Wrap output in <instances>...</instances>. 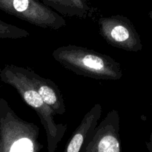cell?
<instances>
[{
  "label": "cell",
  "mask_w": 152,
  "mask_h": 152,
  "mask_svg": "<svg viewBox=\"0 0 152 152\" xmlns=\"http://www.w3.org/2000/svg\"><path fill=\"white\" fill-rule=\"evenodd\" d=\"M0 80L13 87L22 100L35 111L47 136L48 152H53L67 131V125L56 123L55 114L34 89L26 73V68L5 65L0 68Z\"/></svg>",
  "instance_id": "6da1fadb"
},
{
  "label": "cell",
  "mask_w": 152,
  "mask_h": 152,
  "mask_svg": "<svg viewBox=\"0 0 152 152\" xmlns=\"http://www.w3.org/2000/svg\"><path fill=\"white\" fill-rule=\"evenodd\" d=\"M52 57L65 68L85 77L118 80L123 75L121 65L114 58L83 46H61L53 50Z\"/></svg>",
  "instance_id": "7a4b0ae2"
},
{
  "label": "cell",
  "mask_w": 152,
  "mask_h": 152,
  "mask_svg": "<svg viewBox=\"0 0 152 152\" xmlns=\"http://www.w3.org/2000/svg\"><path fill=\"white\" fill-rule=\"evenodd\" d=\"M39 128L19 117L4 99L0 98V152H37Z\"/></svg>",
  "instance_id": "3957f363"
},
{
  "label": "cell",
  "mask_w": 152,
  "mask_h": 152,
  "mask_svg": "<svg viewBox=\"0 0 152 152\" xmlns=\"http://www.w3.org/2000/svg\"><path fill=\"white\" fill-rule=\"evenodd\" d=\"M0 10L45 29L59 30L66 26L61 15L36 0H0Z\"/></svg>",
  "instance_id": "277c9868"
},
{
  "label": "cell",
  "mask_w": 152,
  "mask_h": 152,
  "mask_svg": "<svg viewBox=\"0 0 152 152\" xmlns=\"http://www.w3.org/2000/svg\"><path fill=\"white\" fill-rule=\"evenodd\" d=\"M99 32L110 45L129 52L142 49L140 37L130 19L123 15L104 16L98 19Z\"/></svg>",
  "instance_id": "5b68a950"
},
{
  "label": "cell",
  "mask_w": 152,
  "mask_h": 152,
  "mask_svg": "<svg viewBox=\"0 0 152 152\" xmlns=\"http://www.w3.org/2000/svg\"><path fill=\"white\" fill-rule=\"evenodd\" d=\"M120 117L119 111L112 109L89 134L82 152H121Z\"/></svg>",
  "instance_id": "8992f818"
},
{
  "label": "cell",
  "mask_w": 152,
  "mask_h": 152,
  "mask_svg": "<svg viewBox=\"0 0 152 152\" xmlns=\"http://www.w3.org/2000/svg\"><path fill=\"white\" fill-rule=\"evenodd\" d=\"M26 73L34 89L39 94L45 103L50 107L55 114L64 115L66 112L64 99L59 87L54 82L46 79L26 68Z\"/></svg>",
  "instance_id": "52a82bcc"
},
{
  "label": "cell",
  "mask_w": 152,
  "mask_h": 152,
  "mask_svg": "<svg viewBox=\"0 0 152 152\" xmlns=\"http://www.w3.org/2000/svg\"><path fill=\"white\" fill-rule=\"evenodd\" d=\"M50 7L59 15L68 17L86 19V16L77 8L71 0H36Z\"/></svg>",
  "instance_id": "ba28073f"
},
{
  "label": "cell",
  "mask_w": 152,
  "mask_h": 152,
  "mask_svg": "<svg viewBox=\"0 0 152 152\" xmlns=\"http://www.w3.org/2000/svg\"><path fill=\"white\" fill-rule=\"evenodd\" d=\"M28 31L15 25L4 22L0 19V39H17L25 38L29 37Z\"/></svg>",
  "instance_id": "9c48e42d"
},
{
  "label": "cell",
  "mask_w": 152,
  "mask_h": 152,
  "mask_svg": "<svg viewBox=\"0 0 152 152\" xmlns=\"http://www.w3.org/2000/svg\"><path fill=\"white\" fill-rule=\"evenodd\" d=\"M71 1L86 17H88L90 13V7L88 3V0H71Z\"/></svg>",
  "instance_id": "30bf717a"
},
{
  "label": "cell",
  "mask_w": 152,
  "mask_h": 152,
  "mask_svg": "<svg viewBox=\"0 0 152 152\" xmlns=\"http://www.w3.org/2000/svg\"><path fill=\"white\" fill-rule=\"evenodd\" d=\"M147 147H148L149 152H152V134L150 136V141L147 143Z\"/></svg>",
  "instance_id": "8fae6325"
},
{
  "label": "cell",
  "mask_w": 152,
  "mask_h": 152,
  "mask_svg": "<svg viewBox=\"0 0 152 152\" xmlns=\"http://www.w3.org/2000/svg\"><path fill=\"white\" fill-rule=\"evenodd\" d=\"M149 17L150 19H151V20L152 21V10L149 12Z\"/></svg>",
  "instance_id": "7c38bea8"
}]
</instances>
